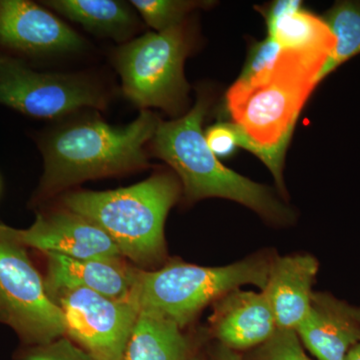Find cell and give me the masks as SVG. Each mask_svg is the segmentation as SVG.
<instances>
[{
  "instance_id": "1",
  "label": "cell",
  "mask_w": 360,
  "mask_h": 360,
  "mask_svg": "<svg viewBox=\"0 0 360 360\" xmlns=\"http://www.w3.org/2000/svg\"><path fill=\"white\" fill-rule=\"evenodd\" d=\"M328 60L319 54L283 49L274 65L246 82L236 80L225 96L239 148L262 160L283 193L284 158L296 120Z\"/></svg>"
},
{
  "instance_id": "2",
  "label": "cell",
  "mask_w": 360,
  "mask_h": 360,
  "mask_svg": "<svg viewBox=\"0 0 360 360\" xmlns=\"http://www.w3.org/2000/svg\"><path fill=\"white\" fill-rule=\"evenodd\" d=\"M210 99L198 96L193 110L172 122H160L153 139L156 156L174 168L189 202L207 198L236 201L272 224H290L293 213L271 189L225 167L210 150L202 131Z\"/></svg>"
},
{
  "instance_id": "3",
  "label": "cell",
  "mask_w": 360,
  "mask_h": 360,
  "mask_svg": "<svg viewBox=\"0 0 360 360\" xmlns=\"http://www.w3.org/2000/svg\"><path fill=\"white\" fill-rule=\"evenodd\" d=\"M160 118L142 110L124 127L89 120L63 127L42 146L41 195H51L85 180L124 174L148 167L144 146L153 141Z\"/></svg>"
},
{
  "instance_id": "4",
  "label": "cell",
  "mask_w": 360,
  "mask_h": 360,
  "mask_svg": "<svg viewBox=\"0 0 360 360\" xmlns=\"http://www.w3.org/2000/svg\"><path fill=\"white\" fill-rule=\"evenodd\" d=\"M180 193L174 175L158 174L124 188L68 193L63 203L105 231L123 257L148 267L167 257L165 219Z\"/></svg>"
},
{
  "instance_id": "5",
  "label": "cell",
  "mask_w": 360,
  "mask_h": 360,
  "mask_svg": "<svg viewBox=\"0 0 360 360\" xmlns=\"http://www.w3.org/2000/svg\"><path fill=\"white\" fill-rule=\"evenodd\" d=\"M271 259L255 255L220 267H203L172 260L158 270L137 269L127 302L139 314L155 315L180 328L210 302L246 284L264 291Z\"/></svg>"
},
{
  "instance_id": "6",
  "label": "cell",
  "mask_w": 360,
  "mask_h": 360,
  "mask_svg": "<svg viewBox=\"0 0 360 360\" xmlns=\"http://www.w3.org/2000/svg\"><path fill=\"white\" fill-rule=\"evenodd\" d=\"M189 51L184 25L146 33L124 45L115 60L125 96L139 108L179 112L189 90L184 70Z\"/></svg>"
},
{
  "instance_id": "7",
  "label": "cell",
  "mask_w": 360,
  "mask_h": 360,
  "mask_svg": "<svg viewBox=\"0 0 360 360\" xmlns=\"http://www.w3.org/2000/svg\"><path fill=\"white\" fill-rule=\"evenodd\" d=\"M15 229L0 225V322L39 345L66 335L65 316L45 290Z\"/></svg>"
},
{
  "instance_id": "8",
  "label": "cell",
  "mask_w": 360,
  "mask_h": 360,
  "mask_svg": "<svg viewBox=\"0 0 360 360\" xmlns=\"http://www.w3.org/2000/svg\"><path fill=\"white\" fill-rule=\"evenodd\" d=\"M65 316L66 335L94 360H122L139 312L127 300H115L77 288L53 298Z\"/></svg>"
},
{
  "instance_id": "9",
  "label": "cell",
  "mask_w": 360,
  "mask_h": 360,
  "mask_svg": "<svg viewBox=\"0 0 360 360\" xmlns=\"http://www.w3.org/2000/svg\"><path fill=\"white\" fill-rule=\"evenodd\" d=\"M104 103L103 94L84 79L35 72L15 59L0 58V104L32 117L56 118Z\"/></svg>"
},
{
  "instance_id": "10",
  "label": "cell",
  "mask_w": 360,
  "mask_h": 360,
  "mask_svg": "<svg viewBox=\"0 0 360 360\" xmlns=\"http://www.w3.org/2000/svg\"><path fill=\"white\" fill-rule=\"evenodd\" d=\"M26 246L77 259L123 258L120 248L105 231L82 215L68 210L39 213L27 229H15Z\"/></svg>"
},
{
  "instance_id": "11",
  "label": "cell",
  "mask_w": 360,
  "mask_h": 360,
  "mask_svg": "<svg viewBox=\"0 0 360 360\" xmlns=\"http://www.w3.org/2000/svg\"><path fill=\"white\" fill-rule=\"evenodd\" d=\"M0 45L30 54L77 51L84 40L44 7L26 0L0 1Z\"/></svg>"
},
{
  "instance_id": "12",
  "label": "cell",
  "mask_w": 360,
  "mask_h": 360,
  "mask_svg": "<svg viewBox=\"0 0 360 360\" xmlns=\"http://www.w3.org/2000/svg\"><path fill=\"white\" fill-rule=\"evenodd\" d=\"M295 331L317 359L345 360L360 342V307L331 293L314 292L309 312Z\"/></svg>"
},
{
  "instance_id": "13",
  "label": "cell",
  "mask_w": 360,
  "mask_h": 360,
  "mask_svg": "<svg viewBox=\"0 0 360 360\" xmlns=\"http://www.w3.org/2000/svg\"><path fill=\"white\" fill-rule=\"evenodd\" d=\"M46 257L45 290L52 302L66 290L84 288L115 300L129 297L137 269L117 259H77L56 253Z\"/></svg>"
},
{
  "instance_id": "14",
  "label": "cell",
  "mask_w": 360,
  "mask_h": 360,
  "mask_svg": "<svg viewBox=\"0 0 360 360\" xmlns=\"http://www.w3.org/2000/svg\"><path fill=\"white\" fill-rule=\"evenodd\" d=\"M212 328L231 349L264 345L277 330L276 317L264 291L232 290L214 302Z\"/></svg>"
},
{
  "instance_id": "15",
  "label": "cell",
  "mask_w": 360,
  "mask_h": 360,
  "mask_svg": "<svg viewBox=\"0 0 360 360\" xmlns=\"http://www.w3.org/2000/svg\"><path fill=\"white\" fill-rule=\"evenodd\" d=\"M319 260L310 255L271 259L264 292L276 317L277 329L296 330L309 312Z\"/></svg>"
},
{
  "instance_id": "16",
  "label": "cell",
  "mask_w": 360,
  "mask_h": 360,
  "mask_svg": "<svg viewBox=\"0 0 360 360\" xmlns=\"http://www.w3.org/2000/svg\"><path fill=\"white\" fill-rule=\"evenodd\" d=\"M188 342L174 322L139 314L122 360H186Z\"/></svg>"
},
{
  "instance_id": "17",
  "label": "cell",
  "mask_w": 360,
  "mask_h": 360,
  "mask_svg": "<svg viewBox=\"0 0 360 360\" xmlns=\"http://www.w3.org/2000/svg\"><path fill=\"white\" fill-rule=\"evenodd\" d=\"M44 4L89 32L122 39L134 25L129 7L115 0H51Z\"/></svg>"
},
{
  "instance_id": "18",
  "label": "cell",
  "mask_w": 360,
  "mask_h": 360,
  "mask_svg": "<svg viewBox=\"0 0 360 360\" xmlns=\"http://www.w3.org/2000/svg\"><path fill=\"white\" fill-rule=\"evenodd\" d=\"M269 37L283 49L330 58L336 40L323 18L300 8L267 26Z\"/></svg>"
},
{
  "instance_id": "19",
  "label": "cell",
  "mask_w": 360,
  "mask_h": 360,
  "mask_svg": "<svg viewBox=\"0 0 360 360\" xmlns=\"http://www.w3.org/2000/svg\"><path fill=\"white\" fill-rule=\"evenodd\" d=\"M322 18L335 37L336 44L322 68L319 82L360 53V2L347 0L336 2Z\"/></svg>"
},
{
  "instance_id": "20",
  "label": "cell",
  "mask_w": 360,
  "mask_h": 360,
  "mask_svg": "<svg viewBox=\"0 0 360 360\" xmlns=\"http://www.w3.org/2000/svg\"><path fill=\"white\" fill-rule=\"evenodd\" d=\"M132 6L139 11L149 26L165 32L184 25V18L196 7L208 6L210 2L182 1V0H134Z\"/></svg>"
},
{
  "instance_id": "21",
  "label": "cell",
  "mask_w": 360,
  "mask_h": 360,
  "mask_svg": "<svg viewBox=\"0 0 360 360\" xmlns=\"http://www.w3.org/2000/svg\"><path fill=\"white\" fill-rule=\"evenodd\" d=\"M255 360H312L303 350L295 330L277 329L276 333L260 345Z\"/></svg>"
},
{
  "instance_id": "22",
  "label": "cell",
  "mask_w": 360,
  "mask_h": 360,
  "mask_svg": "<svg viewBox=\"0 0 360 360\" xmlns=\"http://www.w3.org/2000/svg\"><path fill=\"white\" fill-rule=\"evenodd\" d=\"M281 51L283 49L281 45L269 37L264 41L257 42L253 45L248 53L245 68L241 71L238 80L239 82L250 80L258 73L274 65Z\"/></svg>"
},
{
  "instance_id": "23",
  "label": "cell",
  "mask_w": 360,
  "mask_h": 360,
  "mask_svg": "<svg viewBox=\"0 0 360 360\" xmlns=\"http://www.w3.org/2000/svg\"><path fill=\"white\" fill-rule=\"evenodd\" d=\"M22 360H94L82 347L68 338L37 345L26 352Z\"/></svg>"
},
{
  "instance_id": "24",
  "label": "cell",
  "mask_w": 360,
  "mask_h": 360,
  "mask_svg": "<svg viewBox=\"0 0 360 360\" xmlns=\"http://www.w3.org/2000/svg\"><path fill=\"white\" fill-rule=\"evenodd\" d=\"M205 136L208 148L219 158H229L239 148L238 131L231 122L212 125Z\"/></svg>"
},
{
  "instance_id": "25",
  "label": "cell",
  "mask_w": 360,
  "mask_h": 360,
  "mask_svg": "<svg viewBox=\"0 0 360 360\" xmlns=\"http://www.w3.org/2000/svg\"><path fill=\"white\" fill-rule=\"evenodd\" d=\"M302 2L298 1V0H278V1L272 2L269 6L265 7V8L264 7L262 9H257L264 15L266 26H269L285 14L302 8Z\"/></svg>"
},
{
  "instance_id": "26",
  "label": "cell",
  "mask_w": 360,
  "mask_h": 360,
  "mask_svg": "<svg viewBox=\"0 0 360 360\" xmlns=\"http://www.w3.org/2000/svg\"><path fill=\"white\" fill-rule=\"evenodd\" d=\"M215 360H241L240 357L238 354H234L231 348L224 347H220L219 352H217Z\"/></svg>"
},
{
  "instance_id": "27",
  "label": "cell",
  "mask_w": 360,
  "mask_h": 360,
  "mask_svg": "<svg viewBox=\"0 0 360 360\" xmlns=\"http://www.w3.org/2000/svg\"><path fill=\"white\" fill-rule=\"evenodd\" d=\"M345 360H360V342L355 345L354 347L348 352Z\"/></svg>"
}]
</instances>
